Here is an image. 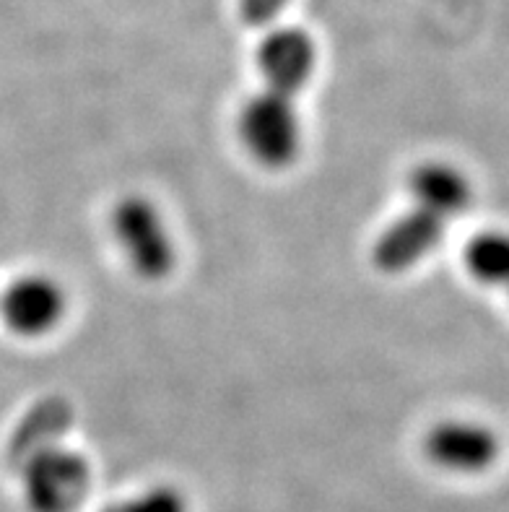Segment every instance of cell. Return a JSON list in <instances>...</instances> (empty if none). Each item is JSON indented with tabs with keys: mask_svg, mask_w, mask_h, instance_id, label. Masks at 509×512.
Listing matches in <instances>:
<instances>
[{
	"mask_svg": "<svg viewBox=\"0 0 509 512\" xmlns=\"http://www.w3.org/2000/svg\"><path fill=\"white\" fill-rule=\"evenodd\" d=\"M112 234L130 271L143 281H162L174 271L177 245L167 219L151 198L141 193L123 195L110 216Z\"/></svg>",
	"mask_w": 509,
	"mask_h": 512,
	"instance_id": "obj_1",
	"label": "cell"
},
{
	"mask_svg": "<svg viewBox=\"0 0 509 512\" xmlns=\"http://www.w3.org/2000/svg\"><path fill=\"white\" fill-rule=\"evenodd\" d=\"M239 141L265 169H289L302 154L304 128L294 97L271 89L252 94L237 115Z\"/></svg>",
	"mask_w": 509,
	"mask_h": 512,
	"instance_id": "obj_2",
	"label": "cell"
},
{
	"mask_svg": "<svg viewBox=\"0 0 509 512\" xmlns=\"http://www.w3.org/2000/svg\"><path fill=\"white\" fill-rule=\"evenodd\" d=\"M21 492L29 512H76L91 492V468L76 450H39L21 461Z\"/></svg>",
	"mask_w": 509,
	"mask_h": 512,
	"instance_id": "obj_3",
	"label": "cell"
},
{
	"mask_svg": "<svg viewBox=\"0 0 509 512\" xmlns=\"http://www.w3.org/2000/svg\"><path fill=\"white\" fill-rule=\"evenodd\" d=\"M68 299L63 286L45 273H26L0 292V320L21 338H39L63 320Z\"/></svg>",
	"mask_w": 509,
	"mask_h": 512,
	"instance_id": "obj_4",
	"label": "cell"
},
{
	"mask_svg": "<svg viewBox=\"0 0 509 512\" xmlns=\"http://www.w3.org/2000/svg\"><path fill=\"white\" fill-rule=\"evenodd\" d=\"M426 458L450 474H484L499 461V440L494 429L471 419L437 422L424 437Z\"/></svg>",
	"mask_w": 509,
	"mask_h": 512,
	"instance_id": "obj_5",
	"label": "cell"
},
{
	"mask_svg": "<svg viewBox=\"0 0 509 512\" xmlns=\"http://www.w3.org/2000/svg\"><path fill=\"white\" fill-rule=\"evenodd\" d=\"M447 221L426 214L413 206L408 214L398 216L380 232L372 245V263L377 271L398 276L411 271L421 260L429 258L445 237Z\"/></svg>",
	"mask_w": 509,
	"mask_h": 512,
	"instance_id": "obj_6",
	"label": "cell"
},
{
	"mask_svg": "<svg viewBox=\"0 0 509 512\" xmlns=\"http://www.w3.org/2000/svg\"><path fill=\"white\" fill-rule=\"evenodd\" d=\"M315 65V42L297 26L273 29L258 47V68L265 78V89L284 97H297L315 73Z\"/></svg>",
	"mask_w": 509,
	"mask_h": 512,
	"instance_id": "obj_7",
	"label": "cell"
},
{
	"mask_svg": "<svg viewBox=\"0 0 509 512\" xmlns=\"http://www.w3.org/2000/svg\"><path fill=\"white\" fill-rule=\"evenodd\" d=\"M408 193L416 208L442 221L468 211L473 201L471 180L465 177L463 169L439 159H426L411 169Z\"/></svg>",
	"mask_w": 509,
	"mask_h": 512,
	"instance_id": "obj_8",
	"label": "cell"
},
{
	"mask_svg": "<svg viewBox=\"0 0 509 512\" xmlns=\"http://www.w3.org/2000/svg\"><path fill=\"white\" fill-rule=\"evenodd\" d=\"M463 260L478 284L509 286V232L486 229L473 234L465 245Z\"/></svg>",
	"mask_w": 509,
	"mask_h": 512,
	"instance_id": "obj_9",
	"label": "cell"
},
{
	"mask_svg": "<svg viewBox=\"0 0 509 512\" xmlns=\"http://www.w3.org/2000/svg\"><path fill=\"white\" fill-rule=\"evenodd\" d=\"M71 424H73L71 403L63 401V398H50V401L42 403L37 411H32L29 424L24 427V435H21L19 440L21 461H26L29 455L39 453V450L58 445L60 435L68 432Z\"/></svg>",
	"mask_w": 509,
	"mask_h": 512,
	"instance_id": "obj_10",
	"label": "cell"
},
{
	"mask_svg": "<svg viewBox=\"0 0 509 512\" xmlns=\"http://www.w3.org/2000/svg\"><path fill=\"white\" fill-rule=\"evenodd\" d=\"M102 512H190L185 494L172 484H156L143 492L117 500L104 507Z\"/></svg>",
	"mask_w": 509,
	"mask_h": 512,
	"instance_id": "obj_11",
	"label": "cell"
},
{
	"mask_svg": "<svg viewBox=\"0 0 509 512\" xmlns=\"http://www.w3.org/2000/svg\"><path fill=\"white\" fill-rule=\"evenodd\" d=\"M289 0H239L242 19L250 26H265L278 19V13L284 11Z\"/></svg>",
	"mask_w": 509,
	"mask_h": 512,
	"instance_id": "obj_12",
	"label": "cell"
}]
</instances>
